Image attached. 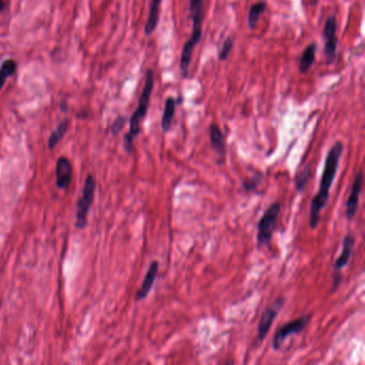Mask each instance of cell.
<instances>
[{"mask_svg":"<svg viewBox=\"0 0 365 365\" xmlns=\"http://www.w3.org/2000/svg\"><path fill=\"white\" fill-rule=\"evenodd\" d=\"M154 87V72L151 69H148L146 73V80L143 92H141L138 106L130 118V131L125 134L124 136V149L127 153H131L133 151V144L134 139L136 138L137 135L140 132V123L146 117L148 107H149L151 94Z\"/></svg>","mask_w":365,"mask_h":365,"instance_id":"cell-3","label":"cell"},{"mask_svg":"<svg viewBox=\"0 0 365 365\" xmlns=\"http://www.w3.org/2000/svg\"><path fill=\"white\" fill-rule=\"evenodd\" d=\"M234 44H235V38L234 37H228L226 38V40L224 41L222 45V49L219 52V60L220 61H226L228 59L229 55H231V52L234 49Z\"/></svg>","mask_w":365,"mask_h":365,"instance_id":"cell-21","label":"cell"},{"mask_svg":"<svg viewBox=\"0 0 365 365\" xmlns=\"http://www.w3.org/2000/svg\"><path fill=\"white\" fill-rule=\"evenodd\" d=\"M260 181V177H254L252 179L249 180H244L243 181V187H244V190L246 191H252L254 190V188L257 186V184L259 183Z\"/></svg>","mask_w":365,"mask_h":365,"instance_id":"cell-23","label":"cell"},{"mask_svg":"<svg viewBox=\"0 0 365 365\" xmlns=\"http://www.w3.org/2000/svg\"><path fill=\"white\" fill-rule=\"evenodd\" d=\"M267 8V3L265 1H259L256 2L251 5V9L248 12V17H247V25L249 29H254L256 25H257L261 14L265 12Z\"/></svg>","mask_w":365,"mask_h":365,"instance_id":"cell-17","label":"cell"},{"mask_svg":"<svg viewBox=\"0 0 365 365\" xmlns=\"http://www.w3.org/2000/svg\"><path fill=\"white\" fill-rule=\"evenodd\" d=\"M281 210L282 205L279 201H276L270 206L261 216L257 226V247L270 246Z\"/></svg>","mask_w":365,"mask_h":365,"instance_id":"cell-4","label":"cell"},{"mask_svg":"<svg viewBox=\"0 0 365 365\" xmlns=\"http://www.w3.org/2000/svg\"><path fill=\"white\" fill-rule=\"evenodd\" d=\"M69 125H70V121L67 119H64L62 122L58 125L57 129L52 133V135L50 136V139H49V148H50V149L55 148L59 141L63 138L64 134L66 133L67 129H69Z\"/></svg>","mask_w":365,"mask_h":365,"instance_id":"cell-19","label":"cell"},{"mask_svg":"<svg viewBox=\"0 0 365 365\" xmlns=\"http://www.w3.org/2000/svg\"><path fill=\"white\" fill-rule=\"evenodd\" d=\"M159 272V262L157 260H153L149 269L145 275V279L143 284H141V287L139 288L138 292L135 295V300L136 301H140L144 300L146 297L149 295V293L151 292V289L153 287V284L155 282V279H157V275Z\"/></svg>","mask_w":365,"mask_h":365,"instance_id":"cell-12","label":"cell"},{"mask_svg":"<svg viewBox=\"0 0 365 365\" xmlns=\"http://www.w3.org/2000/svg\"><path fill=\"white\" fill-rule=\"evenodd\" d=\"M209 138H210V144L214 152L219 155L221 160L224 159L226 152L225 139L218 124L213 123L209 126Z\"/></svg>","mask_w":365,"mask_h":365,"instance_id":"cell-13","label":"cell"},{"mask_svg":"<svg viewBox=\"0 0 365 365\" xmlns=\"http://www.w3.org/2000/svg\"><path fill=\"white\" fill-rule=\"evenodd\" d=\"M72 176L73 170L71 162L65 157H60L56 164V184L58 188L65 190L69 187L72 181Z\"/></svg>","mask_w":365,"mask_h":365,"instance_id":"cell-10","label":"cell"},{"mask_svg":"<svg viewBox=\"0 0 365 365\" xmlns=\"http://www.w3.org/2000/svg\"><path fill=\"white\" fill-rule=\"evenodd\" d=\"M316 50H317L316 42H312L305 47V50L303 51V54H302L300 62H299L300 73L302 74L307 73L308 70L310 69V66L314 64L315 59H316Z\"/></svg>","mask_w":365,"mask_h":365,"instance_id":"cell-16","label":"cell"},{"mask_svg":"<svg viewBox=\"0 0 365 365\" xmlns=\"http://www.w3.org/2000/svg\"><path fill=\"white\" fill-rule=\"evenodd\" d=\"M182 101H183V99H182L181 97L179 99H175L173 97L166 99L163 117H162V122H161V126H162V130H163V132H168L171 130L173 120L175 118L176 106L179 105Z\"/></svg>","mask_w":365,"mask_h":365,"instance_id":"cell-14","label":"cell"},{"mask_svg":"<svg viewBox=\"0 0 365 365\" xmlns=\"http://www.w3.org/2000/svg\"><path fill=\"white\" fill-rule=\"evenodd\" d=\"M344 151V145L342 141L336 143L331 147L326 161H324V168L321 176L319 191L312 199L309 209V227L315 229L320 222V213L322 209L326 207L330 196V188L332 186L334 179L339 171L340 161Z\"/></svg>","mask_w":365,"mask_h":365,"instance_id":"cell-1","label":"cell"},{"mask_svg":"<svg viewBox=\"0 0 365 365\" xmlns=\"http://www.w3.org/2000/svg\"><path fill=\"white\" fill-rule=\"evenodd\" d=\"M190 16L193 22L190 39L184 43L181 51L180 69L183 78L188 74V67L192 61V55L202 35V21H204V0H190Z\"/></svg>","mask_w":365,"mask_h":365,"instance_id":"cell-2","label":"cell"},{"mask_svg":"<svg viewBox=\"0 0 365 365\" xmlns=\"http://www.w3.org/2000/svg\"><path fill=\"white\" fill-rule=\"evenodd\" d=\"M126 120L127 119L124 116H120L116 120H115L113 125H112V133L114 135H117L121 130L123 129V126H124V124L126 122Z\"/></svg>","mask_w":365,"mask_h":365,"instance_id":"cell-22","label":"cell"},{"mask_svg":"<svg viewBox=\"0 0 365 365\" xmlns=\"http://www.w3.org/2000/svg\"><path fill=\"white\" fill-rule=\"evenodd\" d=\"M162 4V0H150L149 5V13H148V18L145 26V33L146 36H151L157 29L159 24V15H160V8Z\"/></svg>","mask_w":365,"mask_h":365,"instance_id":"cell-15","label":"cell"},{"mask_svg":"<svg viewBox=\"0 0 365 365\" xmlns=\"http://www.w3.org/2000/svg\"><path fill=\"white\" fill-rule=\"evenodd\" d=\"M355 244H356V237L354 235L349 234L345 237L342 253L339 257H337L333 265V272H341V270L348 265V262L354 253Z\"/></svg>","mask_w":365,"mask_h":365,"instance_id":"cell-11","label":"cell"},{"mask_svg":"<svg viewBox=\"0 0 365 365\" xmlns=\"http://www.w3.org/2000/svg\"><path fill=\"white\" fill-rule=\"evenodd\" d=\"M336 29H337V22L334 15L328 17L326 24L323 27V38L326 41L324 45V55H326L327 61L333 62L336 57V50H337V42L339 39L336 37Z\"/></svg>","mask_w":365,"mask_h":365,"instance_id":"cell-8","label":"cell"},{"mask_svg":"<svg viewBox=\"0 0 365 365\" xmlns=\"http://www.w3.org/2000/svg\"><path fill=\"white\" fill-rule=\"evenodd\" d=\"M362 187H363V172L362 170H360L355 177L353 187H351L350 195L346 202V207H345V214H346L347 220H353L357 214Z\"/></svg>","mask_w":365,"mask_h":365,"instance_id":"cell-9","label":"cell"},{"mask_svg":"<svg viewBox=\"0 0 365 365\" xmlns=\"http://www.w3.org/2000/svg\"><path fill=\"white\" fill-rule=\"evenodd\" d=\"M284 303H285V299L279 297L278 299L274 301L272 305L267 306L261 314V318L258 324V342H262L265 340V337L268 335L270 328H271L273 321L278 317L280 310L282 309Z\"/></svg>","mask_w":365,"mask_h":365,"instance_id":"cell-7","label":"cell"},{"mask_svg":"<svg viewBox=\"0 0 365 365\" xmlns=\"http://www.w3.org/2000/svg\"><path fill=\"white\" fill-rule=\"evenodd\" d=\"M94 191H96V180L93 179L92 175H88L85 180L83 195L77 201L75 226L79 229L85 228L87 225V218H88V214H89V210L93 202Z\"/></svg>","mask_w":365,"mask_h":365,"instance_id":"cell-5","label":"cell"},{"mask_svg":"<svg viewBox=\"0 0 365 365\" xmlns=\"http://www.w3.org/2000/svg\"><path fill=\"white\" fill-rule=\"evenodd\" d=\"M4 8H5L4 1H3V0H0V13H1L4 10Z\"/></svg>","mask_w":365,"mask_h":365,"instance_id":"cell-24","label":"cell"},{"mask_svg":"<svg viewBox=\"0 0 365 365\" xmlns=\"http://www.w3.org/2000/svg\"><path fill=\"white\" fill-rule=\"evenodd\" d=\"M310 166H312V164L310 163L307 164L301 172H299L296 175L295 185H296L297 191L300 193L305 190V187L310 179V176H312V167Z\"/></svg>","mask_w":365,"mask_h":365,"instance_id":"cell-18","label":"cell"},{"mask_svg":"<svg viewBox=\"0 0 365 365\" xmlns=\"http://www.w3.org/2000/svg\"><path fill=\"white\" fill-rule=\"evenodd\" d=\"M312 317H313L312 314H307V315H304L300 317V318L298 319H295L286 324H284L282 328H280L278 331H276V333L273 337L272 348L274 350L281 349L283 344L285 343V341L287 340V337L292 336L294 334L301 333L308 324L309 320L312 319Z\"/></svg>","mask_w":365,"mask_h":365,"instance_id":"cell-6","label":"cell"},{"mask_svg":"<svg viewBox=\"0 0 365 365\" xmlns=\"http://www.w3.org/2000/svg\"><path fill=\"white\" fill-rule=\"evenodd\" d=\"M16 70V62L13 59H6L0 66V90L6 82V78L13 75Z\"/></svg>","mask_w":365,"mask_h":365,"instance_id":"cell-20","label":"cell"}]
</instances>
